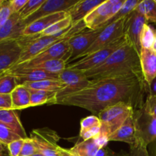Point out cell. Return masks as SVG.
<instances>
[{"instance_id": "cell-11", "label": "cell", "mask_w": 156, "mask_h": 156, "mask_svg": "<svg viewBox=\"0 0 156 156\" xmlns=\"http://www.w3.org/2000/svg\"><path fill=\"white\" fill-rule=\"evenodd\" d=\"M137 140L149 146L156 140V118L148 114L143 108L133 113Z\"/></svg>"}, {"instance_id": "cell-17", "label": "cell", "mask_w": 156, "mask_h": 156, "mask_svg": "<svg viewBox=\"0 0 156 156\" xmlns=\"http://www.w3.org/2000/svg\"><path fill=\"white\" fill-rule=\"evenodd\" d=\"M69 16V15L67 12H59L39 18L26 26L22 33V36H34L40 34L53 24Z\"/></svg>"}, {"instance_id": "cell-2", "label": "cell", "mask_w": 156, "mask_h": 156, "mask_svg": "<svg viewBox=\"0 0 156 156\" xmlns=\"http://www.w3.org/2000/svg\"><path fill=\"white\" fill-rule=\"evenodd\" d=\"M90 80L116 77L135 73L143 74L140 54L128 40L98 67L83 72Z\"/></svg>"}, {"instance_id": "cell-23", "label": "cell", "mask_w": 156, "mask_h": 156, "mask_svg": "<svg viewBox=\"0 0 156 156\" xmlns=\"http://www.w3.org/2000/svg\"><path fill=\"white\" fill-rule=\"evenodd\" d=\"M100 149L101 146L95 137L78 142L67 151L73 156H95Z\"/></svg>"}, {"instance_id": "cell-28", "label": "cell", "mask_w": 156, "mask_h": 156, "mask_svg": "<svg viewBox=\"0 0 156 156\" xmlns=\"http://www.w3.org/2000/svg\"><path fill=\"white\" fill-rule=\"evenodd\" d=\"M136 10L146 18L147 22L156 23L155 0H143L137 5Z\"/></svg>"}, {"instance_id": "cell-34", "label": "cell", "mask_w": 156, "mask_h": 156, "mask_svg": "<svg viewBox=\"0 0 156 156\" xmlns=\"http://www.w3.org/2000/svg\"><path fill=\"white\" fill-rule=\"evenodd\" d=\"M20 139H21V137L17 135L14 131L3 123H0V142L2 143L7 146L9 143Z\"/></svg>"}, {"instance_id": "cell-46", "label": "cell", "mask_w": 156, "mask_h": 156, "mask_svg": "<svg viewBox=\"0 0 156 156\" xmlns=\"http://www.w3.org/2000/svg\"><path fill=\"white\" fill-rule=\"evenodd\" d=\"M151 144H152V147H151L152 154H151V155H149V156H156V140Z\"/></svg>"}, {"instance_id": "cell-48", "label": "cell", "mask_w": 156, "mask_h": 156, "mask_svg": "<svg viewBox=\"0 0 156 156\" xmlns=\"http://www.w3.org/2000/svg\"><path fill=\"white\" fill-rule=\"evenodd\" d=\"M152 49L156 52V29H155V40H154V44L153 46H152Z\"/></svg>"}, {"instance_id": "cell-14", "label": "cell", "mask_w": 156, "mask_h": 156, "mask_svg": "<svg viewBox=\"0 0 156 156\" xmlns=\"http://www.w3.org/2000/svg\"><path fill=\"white\" fill-rule=\"evenodd\" d=\"M147 23L146 18L136 9L128 16H126L124 27V34L127 37L128 40L134 46L139 54H140L142 50L140 37L143 27Z\"/></svg>"}, {"instance_id": "cell-47", "label": "cell", "mask_w": 156, "mask_h": 156, "mask_svg": "<svg viewBox=\"0 0 156 156\" xmlns=\"http://www.w3.org/2000/svg\"><path fill=\"white\" fill-rule=\"evenodd\" d=\"M62 156H73L67 151L66 149L62 148Z\"/></svg>"}, {"instance_id": "cell-50", "label": "cell", "mask_w": 156, "mask_h": 156, "mask_svg": "<svg viewBox=\"0 0 156 156\" xmlns=\"http://www.w3.org/2000/svg\"><path fill=\"white\" fill-rule=\"evenodd\" d=\"M117 156H129V153L128 154H117Z\"/></svg>"}, {"instance_id": "cell-21", "label": "cell", "mask_w": 156, "mask_h": 156, "mask_svg": "<svg viewBox=\"0 0 156 156\" xmlns=\"http://www.w3.org/2000/svg\"><path fill=\"white\" fill-rule=\"evenodd\" d=\"M104 2L105 0H82L78 2L67 11L71 18L72 25L83 21L88 14L91 13Z\"/></svg>"}, {"instance_id": "cell-44", "label": "cell", "mask_w": 156, "mask_h": 156, "mask_svg": "<svg viewBox=\"0 0 156 156\" xmlns=\"http://www.w3.org/2000/svg\"><path fill=\"white\" fill-rule=\"evenodd\" d=\"M149 94L152 96H156V77L149 85Z\"/></svg>"}, {"instance_id": "cell-20", "label": "cell", "mask_w": 156, "mask_h": 156, "mask_svg": "<svg viewBox=\"0 0 156 156\" xmlns=\"http://www.w3.org/2000/svg\"><path fill=\"white\" fill-rule=\"evenodd\" d=\"M140 59L143 77L149 85L156 77V52L152 48H142Z\"/></svg>"}, {"instance_id": "cell-6", "label": "cell", "mask_w": 156, "mask_h": 156, "mask_svg": "<svg viewBox=\"0 0 156 156\" xmlns=\"http://www.w3.org/2000/svg\"><path fill=\"white\" fill-rule=\"evenodd\" d=\"M30 138L37 152L44 156H62V147L58 145L60 137L53 129L47 127L33 129Z\"/></svg>"}, {"instance_id": "cell-5", "label": "cell", "mask_w": 156, "mask_h": 156, "mask_svg": "<svg viewBox=\"0 0 156 156\" xmlns=\"http://www.w3.org/2000/svg\"><path fill=\"white\" fill-rule=\"evenodd\" d=\"M126 41H127V37L124 34L123 37L117 39L114 42L111 43L107 47L97 50L88 56L74 61L71 63H68L66 68L73 70L85 72L91 69L98 67L99 66L103 64L111 56V55L119 47H121Z\"/></svg>"}, {"instance_id": "cell-31", "label": "cell", "mask_w": 156, "mask_h": 156, "mask_svg": "<svg viewBox=\"0 0 156 156\" xmlns=\"http://www.w3.org/2000/svg\"><path fill=\"white\" fill-rule=\"evenodd\" d=\"M18 85L16 79L9 73L0 76V94H11Z\"/></svg>"}, {"instance_id": "cell-39", "label": "cell", "mask_w": 156, "mask_h": 156, "mask_svg": "<svg viewBox=\"0 0 156 156\" xmlns=\"http://www.w3.org/2000/svg\"><path fill=\"white\" fill-rule=\"evenodd\" d=\"M23 139L15 140L12 143H9L7 146V151L9 153V156H19L21 153V149H22L23 144H24Z\"/></svg>"}, {"instance_id": "cell-15", "label": "cell", "mask_w": 156, "mask_h": 156, "mask_svg": "<svg viewBox=\"0 0 156 156\" xmlns=\"http://www.w3.org/2000/svg\"><path fill=\"white\" fill-rule=\"evenodd\" d=\"M79 2V0H45L41 7L34 12L26 18L22 19L24 24L27 26L36 20L52 14L59 12H67L70 8Z\"/></svg>"}, {"instance_id": "cell-33", "label": "cell", "mask_w": 156, "mask_h": 156, "mask_svg": "<svg viewBox=\"0 0 156 156\" xmlns=\"http://www.w3.org/2000/svg\"><path fill=\"white\" fill-rule=\"evenodd\" d=\"M80 126L81 129L79 135H82V134L88 132V131L91 130L94 128L101 126V122L100 119L98 118V116H88V117H85L81 120Z\"/></svg>"}, {"instance_id": "cell-30", "label": "cell", "mask_w": 156, "mask_h": 156, "mask_svg": "<svg viewBox=\"0 0 156 156\" xmlns=\"http://www.w3.org/2000/svg\"><path fill=\"white\" fill-rule=\"evenodd\" d=\"M140 2H141L140 0H125V2L123 3L121 9L118 11V12H117L115 15H114V16H113L112 18L104 25V27L110 25V24H112V23L115 22V21H118V20L121 19V18L128 16L131 12H133V11L136 9L137 5L140 4Z\"/></svg>"}, {"instance_id": "cell-26", "label": "cell", "mask_w": 156, "mask_h": 156, "mask_svg": "<svg viewBox=\"0 0 156 156\" xmlns=\"http://www.w3.org/2000/svg\"><path fill=\"white\" fill-rule=\"evenodd\" d=\"M23 85L30 90L59 91L65 87V85L58 79H47L34 82H27Z\"/></svg>"}, {"instance_id": "cell-13", "label": "cell", "mask_w": 156, "mask_h": 156, "mask_svg": "<svg viewBox=\"0 0 156 156\" xmlns=\"http://www.w3.org/2000/svg\"><path fill=\"white\" fill-rule=\"evenodd\" d=\"M66 33H62L53 36H41L39 34L37 37L34 39L23 49L20 59L17 64L22 63L33 59L53 44L64 38H67L66 37Z\"/></svg>"}, {"instance_id": "cell-22", "label": "cell", "mask_w": 156, "mask_h": 156, "mask_svg": "<svg viewBox=\"0 0 156 156\" xmlns=\"http://www.w3.org/2000/svg\"><path fill=\"white\" fill-rule=\"evenodd\" d=\"M0 123L8 126L23 140L28 138L15 110H0Z\"/></svg>"}, {"instance_id": "cell-42", "label": "cell", "mask_w": 156, "mask_h": 156, "mask_svg": "<svg viewBox=\"0 0 156 156\" xmlns=\"http://www.w3.org/2000/svg\"><path fill=\"white\" fill-rule=\"evenodd\" d=\"M28 0H11L9 1L12 13H19Z\"/></svg>"}, {"instance_id": "cell-41", "label": "cell", "mask_w": 156, "mask_h": 156, "mask_svg": "<svg viewBox=\"0 0 156 156\" xmlns=\"http://www.w3.org/2000/svg\"><path fill=\"white\" fill-rule=\"evenodd\" d=\"M12 109L11 94H0V110Z\"/></svg>"}, {"instance_id": "cell-16", "label": "cell", "mask_w": 156, "mask_h": 156, "mask_svg": "<svg viewBox=\"0 0 156 156\" xmlns=\"http://www.w3.org/2000/svg\"><path fill=\"white\" fill-rule=\"evenodd\" d=\"M6 73L15 76L18 85H23L27 82H39V81L47 80V79H58L59 80L58 74L48 73L43 70L35 69H21L18 68V67H12Z\"/></svg>"}, {"instance_id": "cell-49", "label": "cell", "mask_w": 156, "mask_h": 156, "mask_svg": "<svg viewBox=\"0 0 156 156\" xmlns=\"http://www.w3.org/2000/svg\"><path fill=\"white\" fill-rule=\"evenodd\" d=\"M31 156H44V155H42L41 153H40V152H37L36 154H34V155H31Z\"/></svg>"}, {"instance_id": "cell-25", "label": "cell", "mask_w": 156, "mask_h": 156, "mask_svg": "<svg viewBox=\"0 0 156 156\" xmlns=\"http://www.w3.org/2000/svg\"><path fill=\"white\" fill-rule=\"evenodd\" d=\"M30 107L40 106V105H44L45 104L56 105L57 91L30 90Z\"/></svg>"}, {"instance_id": "cell-38", "label": "cell", "mask_w": 156, "mask_h": 156, "mask_svg": "<svg viewBox=\"0 0 156 156\" xmlns=\"http://www.w3.org/2000/svg\"><path fill=\"white\" fill-rule=\"evenodd\" d=\"M143 108L148 114L156 118V96L148 94Z\"/></svg>"}, {"instance_id": "cell-36", "label": "cell", "mask_w": 156, "mask_h": 156, "mask_svg": "<svg viewBox=\"0 0 156 156\" xmlns=\"http://www.w3.org/2000/svg\"><path fill=\"white\" fill-rule=\"evenodd\" d=\"M147 146L142 140L138 139L135 144L129 147V156H149Z\"/></svg>"}, {"instance_id": "cell-51", "label": "cell", "mask_w": 156, "mask_h": 156, "mask_svg": "<svg viewBox=\"0 0 156 156\" xmlns=\"http://www.w3.org/2000/svg\"><path fill=\"white\" fill-rule=\"evenodd\" d=\"M3 2H4V0H0V5H1Z\"/></svg>"}, {"instance_id": "cell-32", "label": "cell", "mask_w": 156, "mask_h": 156, "mask_svg": "<svg viewBox=\"0 0 156 156\" xmlns=\"http://www.w3.org/2000/svg\"><path fill=\"white\" fill-rule=\"evenodd\" d=\"M155 29L151 27L148 23L145 24L140 37L142 48H152L155 40Z\"/></svg>"}, {"instance_id": "cell-29", "label": "cell", "mask_w": 156, "mask_h": 156, "mask_svg": "<svg viewBox=\"0 0 156 156\" xmlns=\"http://www.w3.org/2000/svg\"><path fill=\"white\" fill-rule=\"evenodd\" d=\"M72 26V20L69 16L57 21L49 27L47 30L40 34L41 36H53L59 34L66 33Z\"/></svg>"}, {"instance_id": "cell-37", "label": "cell", "mask_w": 156, "mask_h": 156, "mask_svg": "<svg viewBox=\"0 0 156 156\" xmlns=\"http://www.w3.org/2000/svg\"><path fill=\"white\" fill-rule=\"evenodd\" d=\"M37 152H38L37 149L33 140L30 137L25 139L24 140V144H23L19 156H31L36 154Z\"/></svg>"}, {"instance_id": "cell-4", "label": "cell", "mask_w": 156, "mask_h": 156, "mask_svg": "<svg viewBox=\"0 0 156 156\" xmlns=\"http://www.w3.org/2000/svg\"><path fill=\"white\" fill-rule=\"evenodd\" d=\"M38 36H21L0 41V76L18 63L23 49Z\"/></svg>"}, {"instance_id": "cell-18", "label": "cell", "mask_w": 156, "mask_h": 156, "mask_svg": "<svg viewBox=\"0 0 156 156\" xmlns=\"http://www.w3.org/2000/svg\"><path fill=\"white\" fill-rule=\"evenodd\" d=\"M26 25L19 13H12L9 19L0 27V41L18 38L22 36Z\"/></svg>"}, {"instance_id": "cell-3", "label": "cell", "mask_w": 156, "mask_h": 156, "mask_svg": "<svg viewBox=\"0 0 156 156\" xmlns=\"http://www.w3.org/2000/svg\"><path fill=\"white\" fill-rule=\"evenodd\" d=\"M135 109L126 103H118L105 108L98 117L101 122L100 133L109 138L132 115Z\"/></svg>"}, {"instance_id": "cell-7", "label": "cell", "mask_w": 156, "mask_h": 156, "mask_svg": "<svg viewBox=\"0 0 156 156\" xmlns=\"http://www.w3.org/2000/svg\"><path fill=\"white\" fill-rule=\"evenodd\" d=\"M125 0H105L102 4L88 14L84 19L90 30H97L105 24L121 9Z\"/></svg>"}, {"instance_id": "cell-27", "label": "cell", "mask_w": 156, "mask_h": 156, "mask_svg": "<svg viewBox=\"0 0 156 156\" xmlns=\"http://www.w3.org/2000/svg\"><path fill=\"white\" fill-rule=\"evenodd\" d=\"M66 66L67 62L63 59H52V60L43 62L29 69L43 70V71L59 75V73H62L64 69H66Z\"/></svg>"}, {"instance_id": "cell-40", "label": "cell", "mask_w": 156, "mask_h": 156, "mask_svg": "<svg viewBox=\"0 0 156 156\" xmlns=\"http://www.w3.org/2000/svg\"><path fill=\"white\" fill-rule=\"evenodd\" d=\"M12 14V12L10 8L9 1L4 0V2L0 5V27L9 19Z\"/></svg>"}, {"instance_id": "cell-24", "label": "cell", "mask_w": 156, "mask_h": 156, "mask_svg": "<svg viewBox=\"0 0 156 156\" xmlns=\"http://www.w3.org/2000/svg\"><path fill=\"white\" fill-rule=\"evenodd\" d=\"M12 110H23L30 107V90L24 85H19L11 93Z\"/></svg>"}, {"instance_id": "cell-45", "label": "cell", "mask_w": 156, "mask_h": 156, "mask_svg": "<svg viewBox=\"0 0 156 156\" xmlns=\"http://www.w3.org/2000/svg\"><path fill=\"white\" fill-rule=\"evenodd\" d=\"M6 149H7V146L0 142V156H6Z\"/></svg>"}, {"instance_id": "cell-12", "label": "cell", "mask_w": 156, "mask_h": 156, "mask_svg": "<svg viewBox=\"0 0 156 156\" xmlns=\"http://www.w3.org/2000/svg\"><path fill=\"white\" fill-rule=\"evenodd\" d=\"M102 30L103 27L97 30L83 31L70 37L69 39L70 59L68 62L71 63V62L79 59L81 56L94 44Z\"/></svg>"}, {"instance_id": "cell-43", "label": "cell", "mask_w": 156, "mask_h": 156, "mask_svg": "<svg viewBox=\"0 0 156 156\" xmlns=\"http://www.w3.org/2000/svg\"><path fill=\"white\" fill-rule=\"evenodd\" d=\"M95 156H117V154L111 151L109 148H108V146H105L99 149Z\"/></svg>"}, {"instance_id": "cell-35", "label": "cell", "mask_w": 156, "mask_h": 156, "mask_svg": "<svg viewBox=\"0 0 156 156\" xmlns=\"http://www.w3.org/2000/svg\"><path fill=\"white\" fill-rule=\"evenodd\" d=\"M44 1L45 0H28L24 8L19 12L21 19H25L26 18L34 13L41 7Z\"/></svg>"}, {"instance_id": "cell-8", "label": "cell", "mask_w": 156, "mask_h": 156, "mask_svg": "<svg viewBox=\"0 0 156 156\" xmlns=\"http://www.w3.org/2000/svg\"><path fill=\"white\" fill-rule=\"evenodd\" d=\"M69 38H64L58 42L55 43L53 45L49 47L40 54L34 57L33 59L28 61L22 62V63L16 64L13 67H18L21 69H29L35 65L41 63L43 62L52 59H63L68 63L70 59L69 44Z\"/></svg>"}, {"instance_id": "cell-9", "label": "cell", "mask_w": 156, "mask_h": 156, "mask_svg": "<svg viewBox=\"0 0 156 156\" xmlns=\"http://www.w3.org/2000/svg\"><path fill=\"white\" fill-rule=\"evenodd\" d=\"M126 17L121 18L110 25L103 27L99 36L94 41V44L81 56L80 59L94 53L97 50H101L107 47L111 43L114 42L120 37L124 35V27L126 23Z\"/></svg>"}, {"instance_id": "cell-10", "label": "cell", "mask_w": 156, "mask_h": 156, "mask_svg": "<svg viewBox=\"0 0 156 156\" xmlns=\"http://www.w3.org/2000/svg\"><path fill=\"white\" fill-rule=\"evenodd\" d=\"M59 80L65 85V87L57 91L56 101L66 95L83 89L91 82V80L86 77L83 72L67 68L59 73Z\"/></svg>"}, {"instance_id": "cell-1", "label": "cell", "mask_w": 156, "mask_h": 156, "mask_svg": "<svg viewBox=\"0 0 156 156\" xmlns=\"http://www.w3.org/2000/svg\"><path fill=\"white\" fill-rule=\"evenodd\" d=\"M149 85L143 74H129L91 80L87 87L59 99L56 105L84 108L98 115L105 108L126 103L136 110L145 104Z\"/></svg>"}, {"instance_id": "cell-19", "label": "cell", "mask_w": 156, "mask_h": 156, "mask_svg": "<svg viewBox=\"0 0 156 156\" xmlns=\"http://www.w3.org/2000/svg\"><path fill=\"white\" fill-rule=\"evenodd\" d=\"M108 140L109 142H123L129 144V146L135 144L137 140V137L133 114L124 122V123L119 129H117L114 133L110 136Z\"/></svg>"}]
</instances>
